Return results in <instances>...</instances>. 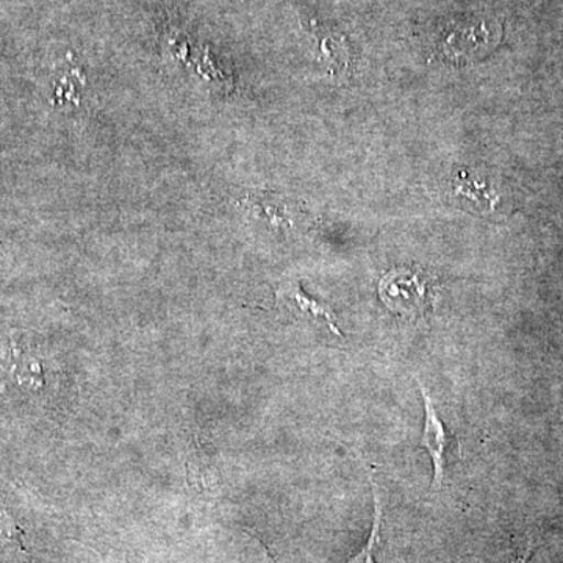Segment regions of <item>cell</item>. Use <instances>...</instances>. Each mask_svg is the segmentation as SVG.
<instances>
[{"mask_svg":"<svg viewBox=\"0 0 563 563\" xmlns=\"http://www.w3.org/2000/svg\"><path fill=\"white\" fill-rule=\"evenodd\" d=\"M11 351L13 352H11L10 373L13 374L18 384L29 388L43 387V368L38 358L24 347H13Z\"/></svg>","mask_w":563,"mask_h":563,"instance_id":"cell-5","label":"cell"},{"mask_svg":"<svg viewBox=\"0 0 563 563\" xmlns=\"http://www.w3.org/2000/svg\"><path fill=\"white\" fill-rule=\"evenodd\" d=\"M284 296L287 301L292 303L296 310H299L302 314H307V317L313 318V320H321L325 322L329 329L336 335L342 336L343 333L340 331L339 325H336L335 317H333V312L329 309L325 303L318 302L317 299L309 298L306 295V291L302 290L301 284L290 285L287 290H284Z\"/></svg>","mask_w":563,"mask_h":563,"instance_id":"cell-4","label":"cell"},{"mask_svg":"<svg viewBox=\"0 0 563 563\" xmlns=\"http://www.w3.org/2000/svg\"><path fill=\"white\" fill-rule=\"evenodd\" d=\"M373 487L374 495V515H373V528L369 533L368 542L365 548L351 559L346 563H376L377 554H379L380 548H383V525H384V509L383 501H380L379 490H377L376 483L369 479Z\"/></svg>","mask_w":563,"mask_h":563,"instance_id":"cell-6","label":"cell"},{"mask_svg":"<svg viewBox=\"0 0 563 563\" xmlns=\"http://www.w3.org/2000/svg\"><path fill=\"white\" fill-rule=\"evenodd\" d=\"M455 195L466 198V201L476 203L477 207H483V209L493 210L498 203V196L493 192L487 184L477 179H468L466 173L459 174Z\"/></svg>","mask_w":563,"mask_h":563,"instance_id":"cell-7","label":"cell"},{"mask_svg":"<svg viewBox=\"0 0 563 563\" xmlns=\"http://www.w3.org/2000/svg\"><path fill=\"white\" fill-rule=\"evenodd\" d=\"M418 387L424 401V431H422L421 444L426 453L431 455L433 463V488H440L444 479V457H446L448 450L453 443L451 433L448 431L446 426L440 418L439 410H437L435 402L426 390L424 385L417 380Z\"/></svg>","mask_w":563,"mask_h":563,"instance_id":"cell-1","label":"cell"},{"mask_svg":"<svg viewBox=\"0 0 563 563\" xmlns=\"http://www.w3.org/2000/svg\"><path fill=\"white\" fill-rule=\"evenodd\" d=\"M428 285L413 273L395 272L387 274L380 284V296L387 307L404 314L422 312L426 306Z\"/></svg>","mask_w":563,"mask_h":563,"instance_id":"cell-2","label":"cell"},{"mask_svg":"<svg viewBox=\"0 0 563 563\" xmlns=\"http://www.w3.org/2000/svg\"><path fill=\"white\" fill-rule=\"evenodd\" d=\"M490 36V27L485 21H479L477 24L476 22L461 24L448 32L446 38L443 41L444 52L450 55H473L477 49L487 47Z\"/></svg>","mask_w":563,"mask_h":563,"instance_id":"cell-3","label":"cell"}]
</instances>
